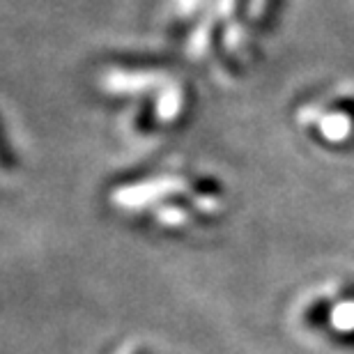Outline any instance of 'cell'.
<instances>
[{"label": "cell", "mask_w": 354, "mask_h": 354, "mask_svg": "<svg viewBox=\"0 0 354 354\" xmlns=\"http://www.w3.org/2000/svg\"><path fill=\"white\" fill-rule=\"evenodd\" d=\"M283 0H258V7H256V21L258 24H269L276 12H279Z\"/></svg>", "instance_id": "obj_1"}]
</instances>
